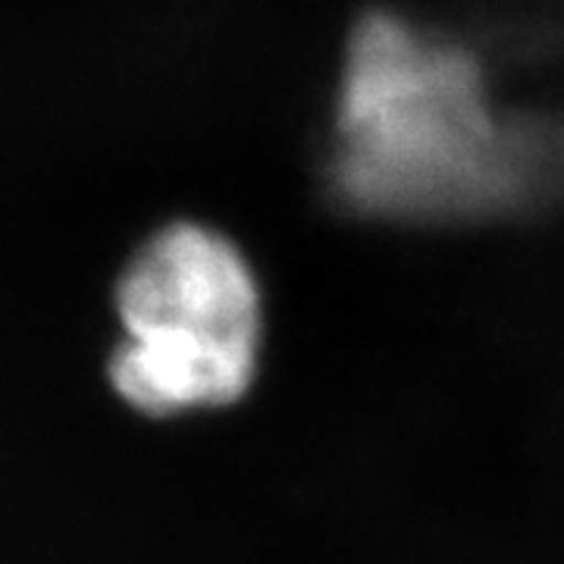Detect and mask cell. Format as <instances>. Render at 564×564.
<instances>
[{
	"label": "cell",
	"mask_w": 564,
	"mask_h": 564,
	"mask_svg": "<svg viewBox=\"0 0 564 564\" xmlns=\"http://www.w3.org/2000/svg\"><path fill=\"white\" fill-rule=\"evenodd\" d=\"M564 176L552 126L492 113L474 57L370 13L348 44L329 180L351 210L462 220L533 202Z\"/></svg>",
	"instance_id": "1"
},
{
	"label": "cell",
	"mask_w": 564,
	"mask_h": 564,
	"mask_svg": "<svg viewBox=\"0 0 564 564\" xmlns=\"http://www.w3.org/2000/svg\"><path fill=\"white\" fill-rule=\"evenodd\" d=\"M117 343L107 383L141 417H182L239 402L261 361L263 299L236 239L202 220L154 226L110 289Z\"/></svg>",
	"instance_id": "2"
}]
</instances>
